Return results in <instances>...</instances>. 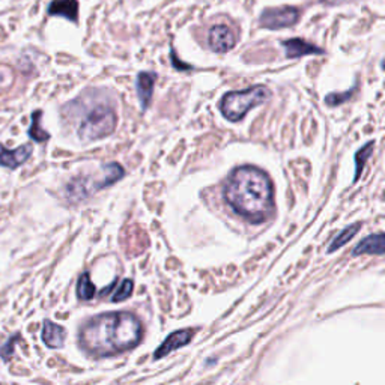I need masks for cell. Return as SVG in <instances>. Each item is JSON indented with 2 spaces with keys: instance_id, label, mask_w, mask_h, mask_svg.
<instances>
[{
  "instance_id": "1",
  "label": "cell",
  "mask_w": 385,
  "mask_h": 385,
  "mask_svg": "<svg viewBox=\"0 0 385 385\" xmlns=\"http://www.w3.org/2000/svg\"><path fill=\"white\" fill-rule=\"evenodd\" d=\"M144 337V326L130 312L101 313L85 322L78 343L94 357H111L136 348Z\"/></svg>"
},
{
  "instance_id": "2",
  "label": "cell",
  "mask_w": 385,
  "mask_h": 385,
  "mask_svg": "<svg viewBox=\"0 0 385 385\" xmlns=\"http://www.w3.org/2000/svg\"><path fill=\"white\" fill-rule=\"evenodd\" d=\"M225 199L237 214L251 223L265 221L274 209V188L265 172L242 166L226 181Z\"/></svg>"
},
{
  "instance_id": "3",
  "label": "cell",
  "mask_w": 385,
  "mask_h": 385,
  "mask_svg": "<svg viewBox=\"0 0 385 385\" xmlns=\"http://www.w3.org/2000/svg\"><path fill=\"white\" fill-rule=\"evenodd\" d=\"M125 175V169L119 163H108L99 167L98 172L90 175H82L71 179L65 187L66 199L71 204H80L95 192L116 184Z\"/></svg>"
},
{
  "instance_id": "4",
  "label": "cell",
  "mask_w": 385,
  "mask_h": 385,
  "mask_svg": "<svg viewBox=\"0 0 385 385\" xmlns=\"http://www.w3.org/2000/svg\"><path fill=\"white\" fill-rule=\"evenodd\" d=\"M270 98L271 90L263 85H256L246 90L227 92L221 99L220 108L223 116L227 120H230V122H238V120L244 118L253 107L262 106L263 103H267Z\"/></svg>"
},
{
  "instance_id": "5",
  "label": "cell",
  "mask_w": 385,
  "mask_h": 385,
  "mask_svg": "<svg viewBox=\"0 0 385 385\" xmlns=\"http://www.w3.org/2000/svg\"><path fill=\"white\" fill-rule=\"evenodd\" d=\"M118 127V115L113 107L97 106L90 110L78 127V137L85 144L106 139L115 133Z\"/></svg>"
},
{
  "instance_id": "6",
  "label": "cell",
  "mask_w": 385,
  "mask_h": 385,
  "mask_svg": "<svg viewBox=\"0 0 385 385\" xmlns=\"http://www.w3.org/2000/svg\"><path fill=\"white\" fill-rule=\"evenodd\" d=\"M300 20V9L295 6H279L270 8L262 13L259 23L262 27L277 30L283 27H290Z\"/></svg>"
},
{
  "instance_id": "7",
  "label": "cell",
  "mask_w": 385,
  "mask_h": 385,
  "mask_svg": "<svg viewBox=\"0 0 385 385\" xmlns=\"http://www.w3.org/2000/svg\"><path fill=\"white\" fill-rule=\"evenodd\" d=\"M208 44L212 52L216 53H227L235 47L237 39L235 34L226 24H216L209 30Z\"/></svg>"
},
{
  "instance_id": "8",
  "label": "cell",
  "mask_w": 385,
  "mask_h": 385,
  "mask_svg": "<svg viewBox=\"0 0 385 385\" xmlns=\"http://www.w3.org/2000/svg\"><path fill=\"white\" fill-rule=\"evenodd\" d=\"M32 145L27 144L15 149H8L5 145L0 144V167L15 170L20 166H23L26 161L32 157Z\"/></svg>"
},
{
  "instance_id": "9",
  "label": "cell",
  "mask_w": 385,
  "mask_h": 385,
  "mask_svg": "<svg viewBox=\"0 0 385 385\" xmlns=\"http://www.w3.org/2000/svg\"><path fill=\"white\" fill-rule=\"evenodd\" d=\"M195 337V330L187 328V330H179L172 332L167 339L160 344V348L154 352V360H160L167 357L170 352H174L182 346H186Z\"/></svg>"
},
{
  "instance_id": "10",
  "label": "cell",
  "mask_w": 385,
  "mask_h": 385,
  "mask_svg": "<svg viewBox=\"0 0 385 385\" xmlns=\"http://www.w3.org/2000/svg\"><path fill=\"white\" fill-rule=\"evenodd\" d=\"M157 78L158 76L155 73H149V71H141V73L137 74L136 90H137V97L140 101L141 110H146L150 104Z\"/></svg>"
},
{
  "instance_id": "11",
  "label": "cell",
  "mask_w": 385,
  "mask_h": 385,
  "mask_svg": "<svg viewBox=\"0 0 385 385\" xmlns=\"http://www.w3.org/2000/svg\"><path fill=\"white\" fill-rule=\"evenodd\" d=\"M41 337L47 348L59 349L64 346V342L66 339V330L62 326H59V323L46 319L43 323Z\"/></svg>"
},
{
  "instance_id": "12",
  "label": "cell",
  "mask_w": 385,
  "mask_h": 385,
  "mask_svg": "<svg viewBox=\"0 0 385 385\" xmlns=\"http://www.w3.org/2000/svg\"><path fill=\"white\" fill-rule=\"evenodd\" d=\"M48 17H64L69 22H78V2L77 0H52L47 8Z\"/></svg>"
},
{
  "instance_id": "13",
  "label": "cell",
  "mask_w": 385,
  "mask_h": 385,
  "mask_svg": "<svg viewBox=\"0 0 385 385\" xmlns=\"http://www.w3.org/2000/svg\"><path fill=\"white\" fill-rule=\"evenodd\" d=\"M281 44L286 48V57H290V59H298V57L310 56V55H323L322 48L304 41V39H300V38L286 39V41H283Z\"/></svg>"
},
{
  "instance_id": "14",
  "label": "cell",
  "mask_w": 385,
  "mask_h": 385,
  "mask_svg": "<svg viewBox=\"0 0 385 385\" xmlns=\"http://www.w3.org/2000/svg\"><path fill=\"white\" fill-rule=\"evenodd\" d=\"M352 255H385V234H373L361 239L357 247L354 248Z\"/></svg>"
},
{
  "instance_id": "15",
  "label": "cell",
  "mask_w": 385,
  "mask_h": 385,
  "mask_svg": "<svg viewBox=\"0 0 385 385\" xmlns=\"http://www.w3.org/2000/svg\"><path fill=\"white\" fill-rule=\"evenodd\" d=\"M41 119H43V110H35L32 113V124H30L27 130L29 137L35 140L36 144H46V141H48L50 137H52L48 131H46L41 127Z\"/></svg>"
},
{
  "instance_id": "16",
  "label": "cell",
  "mask_w": 385,
  "mask_h": 385,
  "mask_svg": "<svg viewBox=\"0 0 385 385\" xmlns=\"http://www.w3.org/2000/svg\"><path fill=\"white\" fill-rule=\"evenodd\" d=\"M77 297L82 301H90L97 297V288L90 280L89 272H85V274L80 276L77 281Z\"/></svg>"
},
{
  "instance_id": "17",
  "label": "cell",
  "mask_w": 385,
  "mask_h": 385,
  "mask_svg": "<svg viewBox=\"0 0 385 385\" xmlns=\"http://www.w3.org/2000/svg\"><path fill=\"white\" fill-rule=\"evenodd\" d=\"M360 229H361L360 223H357V225H351V226H348L346 229H343V230L340 232V234H339L336 238H334V241L330 244L328 251L332 253V251L339 250L340 247H343L344 244H348V242H349L354 237H356V234H358V230H360Z\"/></svg>"
},
{
  "instance_id": "18",
  "label": "cell",
  "mask_w": 385,
  "mask_h": 385,
  "mask_svg": "<svg viewBox=\"0 0 385 385\" xmlns=\"http://www.w3.org/2000/svg\"><path fill=\"white\" fill-rule=\"evenodd\" d=\"M373 146H374V141H369L368 145H364L356 154V166H357V169H356V176H354V182H357L360 179L363 167H364V164L368 163L369 157L372 155Z\"/></svg>"
},
{
  "instance_id": "19",
  "label": "cell",
  "mask_w": 385,
  "mask_h": 385,
  "mask_svg": "<svg viewBox=\"0 0 385 385\" xmlns=\"http://www.w3.org/2000/svg\"><path fill=\"white\" fill-rule=\"evenodd\" d=\"M22 340L23 339H22V336H20V334H14V336L9 337L6 340V343H4L2 346H0V358H2L5 363H8L9 360H11L14 357L15 346Z\"/></svg>"
},
{
  "instance_id": "20",
  "label": "cell",
  "mask_w": 385,
  "mask_h": 385,
  "mask_svg": "<svg viewBox=\"0 0 385 385\" xmlns=\"http://www.w3.org/2000/svg\"><path fill=\"white\" fill-rule=\"evenodd\" d=\"M133 290H134V281L131 280V279H125V280H122V283H120V286L116 290L113 298H111V301H113V302L125 301L131 295H133Z\"/></svg>"
},
{
  "instance_id": "21",
  "label": "cell",
  "mask_w": 385,
  "mask_h": 385,
  "mask_svg": "<svg viewBox=\"0 0 385 385\" xmlns=\"http://www.w3.org/2000/svg\"><path fill=\"white\" fill-rule=\"evenodd\" d=\"M14 83V73L11 68H8L6 65H4L2 68V76H0V92H5L11 85Z\"/></svg>"
},
{
  "instance_id": "22",
  "label": "cell",
  "mask_w": 385,
  "mask_h": 385,
  "mask_svg": "<svg viewBox=\"0 0 385 385\" xmlns=\"http://www.w3.org/2000/svg\"><path fill=\"white\" fill-rule=\"evenodd\" d=\"M352 92H354V89L348 90V92H344V94H330L327 98H326V103L328 106H332V107H336V106H340L343 101H348L351 97H352Z\"/></svg>"
},
{
  "instance_id": "23",
  "label": "cell",
  "mask_w": 385,
  "mask_h": 385,
  "mask_svg": "<svg viewBox=\"0 0 385 385\" xmlns=\"http://www.w3.org/2000/svg\"><path fill=\"white\" fill-rule=\"evenodd\" d=\"M170 57H172V64H174V66L176 68V69H191L192 66H184V65H181L179 62H178V57H176V55H175V50H172V52H170Z\"/></svg>"
},
{
  "instance_id": "24",
  "label": "cell",
  "mask_w": 385,
  "mask_h": 385,
  "mask_svg": "<svg viewBox=\"0 0 385 385\" xmlns=\"http://www.w3.org/2000/svg\"><path fill=\"white\" fill-rule=\"evenodd\" d=\"M116 286V280L113 281V283H110V286L108 288H104L103 290H101V297H104V295H107V293H110L111 290H113V288Z\"/></svg>"
},
{
  "instance_id": "25",
  "label": "cell",
  "mask_w": 385,
  "mask_h": 385,
  "mask_svg": "<svg viewBox=\"0 0 385 385\" xmlns=\"http://www.w3.org/2000/svg\"><path fill=\"white\" fill-rule=\"evenodd\" d=\"M327 4L331 5H340V4H346V2H352V0H326Z\"/></svg>"
},
{
  "instance_id": "26",
  "label": "cell",
  "mask_w": 385,
  "mask_h": 385,
  "mask_svg": "<svg viewBox=\"0 0 385 385\" xmlns=\"http://www.w3.org/2000/svg\"><path fill=\"white\" fill-rule=\"evenodd\" d=\"M0 385H2V384H0Z\"/></svg>"
}]
</instances>
